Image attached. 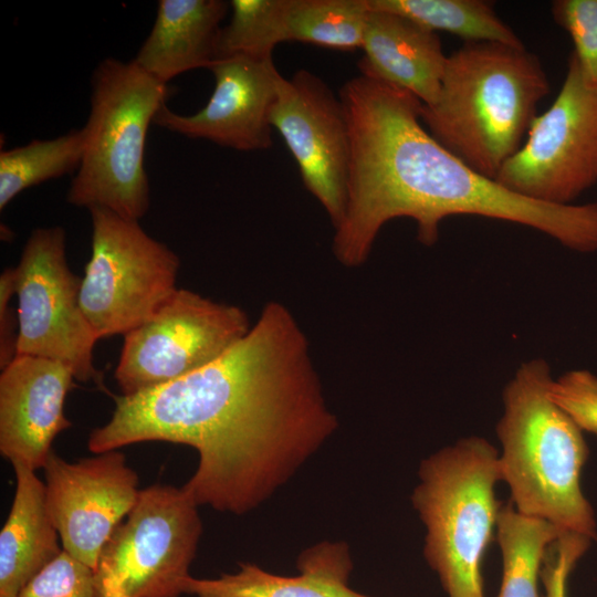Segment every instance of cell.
I'll return each instance as SVG.
<instances>
[{"instance_id": "obj_1", "label": "cell", "mask_w": 597, "mask_h": 597, "mask_svg": "<svg viewBox=\"0 0 597 597\" xmlns=\"http://www.w3.org/2000/svg\"><path fill=\"white\" fill-rule=\"evenodd\" d=\"M114 399L111 419L90 433L91 452L144 441L190 446L199 460L184 491L198 506L235 515L265 502L338 425L306 336L279 302L210 364Z\"/></svg>"}, {"instance_id": "obj_2", "label": "cell", "mask_w": 597, "mask_h": 597, "mask_svg": "<svg viewBox=\"0 0 597 597\" xmlns=\"http://www.w3.org/2000/svg\"><path fill=\"white\" fill-rule=\"evenodd\" d=\"M338 96L350 142L346 207L333 238L343 265H362L383 226L396 218L415 220L417 238L428 247L446 218L468 214L532 228L576 252H597V202L544 203L478 174L430 135L422 103L402 88L360 73Z\"/></svg>"}, {"instance_id": "obj_3", "label": "cell", "mask_w": 597, "mask_h": 597, "mask_svg": "<svg viewBox=\"0 0 597 597\" xmlns=\"http://www.w3.org/2000/svg\"><path fill=\"white\" fill-rule=\"evenodd\" d=\"M548 93L540 60L524 45L465 42L448 56L438 98L422 104L420 118L447 150L495 180Z\"/></svg>"}, {"instance_id": "obj_4", "label": "cell", "mask_w": 597, "mask_h": 597, "mask_svg": "<svg viewBox=\"0 0 597 597\" xmlns=\"http://www.w3.org/2000/svg\"><path fill=\"white\" fill-rule=\"evenodd\" d=\"M553 379L548 362L533 358L505 385L496 425L501 478L517 512L593 541L595 512L580 486L589 449L583 429L551 398Z\"/></svg>"}, {"instance_id": "obj_5", "label": "cell", "mask_w": 597, "mask_h": 597, "mask_svg": "<svg viewBox=\"0 0 597 597\" xmlns=\"http://www.w3.org/2000/svg\"><path fill=\"white\" fill-rule=\"evenodd\" d=\"M499 451L462 438L423 459L411 503L426 527L423 556L447 597H484L482 559L502 503Z\"/></svg>"}, {"instance_id": "obj_6", "label": "cell", "mask_w": 597, "mask_h": 597, "mask_svg": "<svg viewBox=\"0 0 597 597\" xmlns=\"http://www.w3.org/2000/svg\"><path fill=\"white\" fill-rule=\"evenodd\" d=\"M91 88L84 153L66 201L138 221L150 201L144 167L147 133L169 88L133 60L115 57L94 69Z\"/></svg>"}, {"instance_id": "obj_7", "label": "cell", "mask_w": 597, "mask_h": 597, "mask_svg": "<svg viewBox=\"0 0 597 597\" xmlns=\"http://www.w3.org/2000/svg\"><path fill=\"white\" fill-rule=\"evenodd\" d=\"M198 507L182 488L140 490L100 553L93 570L97 597L182 595L202 533Z\"/></svg>"}, {"instance_id": "obj_8", "label": "cell", "mask_w": 597, "mask_h": 597, "mask_svg": "<svg viewBox=\"0 0 597 597\" xmlns=\"http://www.w3.org/2000/svg\"><path fill=\"white\" fill-rule=\"evenodd\" d=\"M92 251L80 303L97 338L126 335L175 293L180 261L137 220L108 209H88Z\"/></svg>"}, {"instance_id": "obj_9", "label": "cell", "mask_w": 597, "mask_h": 597, "mask_svg": "<svg viewBox=\"0 0 597 597\" xmlns=\"http://www.w3.org/2000/svg\"><path fill=\"white\" fill-rule=\"evenodd\" d=\"M65 249L66 233L60 226L34 229L22 249L14 266L18 355L60 362L76 380L93 381L106 391L94 366L98 338L80 303L82 279L71 271Z\"/></svg>"}, {"instance_id": "obj_10", "label": "cell", "mask_w": 597, "mask_h": 597, "mask_svg": "<svg viewBox=\"0 0 597 597\" xmlns=\"http://www.w3.org/2000/svg\"><path fill=\"white\" fill-rule=\"evenodd\" d=\"M535 201L572 205L597 184V88L569 55L562 87L495 178Z\"/></svg>"}, {"instance_id": "obj_11", "label": "cell", "mask_w": 597, "mask_h": 597, "mask_svg": "<svg viewBox=\"0 0 597 597\" xmlns=\"http://www.w3.org/2000/svg\"><path fill=\"white\" fill-rule=\"evenodd\" d=\"M250 328L240 307L177 289L149 320L124 335L114 378L124 396L159 387L216 360Z\"/></svg>"}, {"instance_id": "obj_12", "label": "cell", "mask_w": 597, "mask_h": 597, "mask_svg": "<svg viewBox=\"0 0 597 597\" xmlns=\"http://www.w3.org/2000/svg\"><path fill=\"white\" fill-rule=\"evenodd\" d=\"M271 125L294 157L306 189L320 201L334 229L346 207L350 142L343 103L307 70L283 77Z\"/></svg>"}, {"instance_id": "obj_13", "label": "cell", "mask_w": 597, "mask_h": 597, "mask_svg": "<svg viewBox=\"0 0 597 597\" xmlns=\"http://www.w3.org/2000/svg\"><path fill=\"white\" fill-rule=\"evenodd\" d=\"M46 505L64 552L91 567L135 505L138 475L118 450L69 462L50 453L43 468Z\"/></svg>"}, {"instance_id": "obj_14", "label": "cell", "mask_w": 597, "mask_h": 597, "mask_svg": "<svg viewBox=\"0 0 597 597\" xmlns=\"http://www.w3.org/2000/svg\"><path fill=\"white\" fill-rule=\"evenodd\" d=\"M214 88L195 114L180 115L166 104L154 124L192 139L210 140L240 151L272 146L271 112L283 76L273 59L218 57L209 67Z\"/></svg>"}, {"instance_id": "obj_15", "label": "cell", "mask_w": 597, "mask_h": 597, "mask_svg": "<svg viewBox=\"0 0 597 597\" xmlns=\"http://www.w3.org/2000/svg\"><path fill=\"white\" fill-rule=\"evenodd\" d=\"M72 370L60 362L17 355L0 375V452L11 464L43 469L52 442L72 426L64 415Z\"/></svg>"}, {"instance_id": "obj_16", "label": "cell", "mask_w": 597, "mask_h": 597, "mask_svg": "<svg viewBox=\"0 0 597 597\" xmlns=\"http://www.w3.org/2000/svg\"><path fill=\"white\" fill-rule=\"evenodd\" d=\"M369 9L360 73L411 93L423 105L434 103L448 59L437 32L406 17Z\"/></svg>"}, {"instance_id": "obj_17", "label": "cell", "mask_w": 597, "mask_h": 597, "mask_svg": "<svg viewBox=\"0 0 597 597\" xmlns=\"http://www.w3.org/2000/svg\"><path fill=\"white\" fill-rule=\"evenodd\" d=\"M295 576L276 575L252 563L217 578L188 576L182 594L192 597H370L348 586L353 570L345 542L323 541L297 557Z\"/></svg>"}, {"instance_id": "obj_18", "label": "cell", "mask_w": 597, "mask_h": 597, "mask_svg": "<svg viewBox=\"0 0 597 597\" xmlns=\"http://www.w3.org/2000/svg\"><path fill=\"white\" fill-rule=\"evenodd\" d=\"M230 3L222 0H159L153 28L133 60L167 84L177 75L209 69Z\"/></svg>"}, {"instance_id": "obj_19", "label": "cell", "mask_w": 597, "mask_h": 597, "mask_svg": "<svg viewBox=\"0 0 597 597\" xmlns=\"http://www.w3.org/2000/svg\"><path fill=\"white\" fill-rule=\"evenodd\" d=\"M12 467L15 492L0 532V597H18L63 552L48 510L45 484L30 468Z\"/></svg>"}, {"instance_id": "obj_20", "label": "cell", "mask_w": 597, "mask_h": 597, "mask_svg": "<svg viewBox=\"0 0 597 597\" xmlns=\"http://www.w3.org/2000/svg\"><path fill=\"white\" fill-rule=\"evenodd\" d=\"M563 534L553 524L502 504L496 540L502 556V579L496 597H540L538 579L548 547Z\"/></svg>"}, {"instance_id": "obj_21", "label": "cell", "mask_w": 597, "mask_h": 597, "mask_svg": "<svg viewBox=\"0 0 597 597\" xmlns=\"http://www.w3.org/2000/svg\"><path fill=\"white\" fill-rule=\"evenodd\" d=\"M371 9L406 17L431 31H443L465 42L523 46L520 38L484 0H368Z\"/></svg>"}, {"instance_id": "obj_22", "label": "cell", "mask_w": 597, "mask_h": 597, "mask_svg": "<svg viewBox=\"0 0 597 597\" xmlns=\"http://www.w3.org/2000/svg\"><path fill=\"white\" fill-rule=\"evenodd\" d=\"M85 145L84 129L52 139H33L0 153V210L25 189L77 170Z\"/></svg>"}, {"instance_id": "obj_23", "label": "cell", "mask_w": 597, "mask_h": 597, "mask_svg": "<svg viewBox=\"0 0 597 597\" xmlns=\"http://www.w3.org/2000/svg\"><path fill=\"white\" fill-rule=\"evenodd\" d=\"M369 12L367 0H286V41L362 49Z\"/></svg>"}, {"instance_id": "obj_24", "label": "cell", "mask_w": 597, "mask_h": 597, "mask_svg": "<svg viewBox=\"0 0 597 597\" xmlns=\"http://www.w3.org/2000/svg\"><path fill=\"white\" fill-rule=\"evenodd\" d=\"M286 0H232L231 18L222 27L218 57L243 55L272 59L285 35Z\"/></svg>"}, {"instance_id": "obj_25", "label": "cell", "mask_w": 597, "mask_h": 597, "mask_svg": "<svg viewBox=\"0 0 597 597\" xmlns=\"http://www.w3.org/2000/svg\"><path fill=\"white\" fill-rule=\"evenodd\" d=\"M554 21L570 36L572 52L585 82L597 88V0H556Z\"/></svg>"}, {"instance_id": "obj_26", "label": "cell", "mask_w": 597, "mask_h": 597, "mask_svg": "<svg viewBox=\"0 0 597 597\" xmlns=\"http://www.w3.org/2000/svg\"><path fill=\"white\" fill-rule=\"evenodd\" d=\"M18 597H97L93 569L63 551Z\"/></svg>"}, {"instance_id": "obj_27", "label": "cell", "mask_w": 597, "mask_h": 597, "mask_svg": "<svg viewBox=\"0 0 597 597\" xmlns=\"http://www.w3.org/2000/svg\"><path fill=\"white\" fill-rule=\"evenodd\" d=\"M551 398L585 432L597 433V375L587 369H573L553 379Z\"/></svg>"}, {"instance_id": "obj_28", "label": "cell", "mask_w": 597, "mask_h": 597, "mask_svg": "<svg viewBox=\"0 0 597 597\" xmlns=\"http://www.w3.org/2000/svg\"><path fill=\"white\" fill-rule=\"evenodd\" d=\"M590 543L586 536L565 533L548 547L541 572L544 597H567L568 577Z\"/></svg>"}, {"instance_id": "obj_29", "label": "cell", "mask_w": 597, "mask_h": 597, "mask_svg": "<svg viewBox=\"0 0 597 597\" xmlns=\"http://www.w3.org/2000/svg\"><path fill=\"white\" fill-rule=\"evenodd\" d=\"M15 268H7L0 275V368L18 355L19 316L11 301L17 294Z\"/></svg>"}]
</instances>
